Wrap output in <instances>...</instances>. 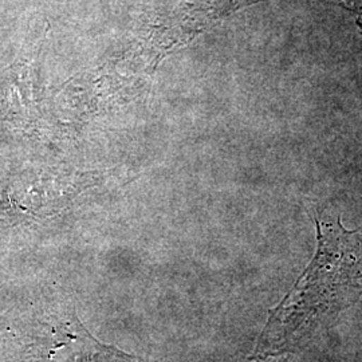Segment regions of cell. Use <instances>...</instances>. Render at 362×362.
<instances>
[{"label": "cell", "mask_w": 362, "mask_h": 362, "mask_svg": "<svg viewBox=\"0 0 362 362\" xmlns=\"http://www.w3.org/2000/svg\"><path fill=\"white\" fill-rule=\"evenodd\" d=\"M317 227V254L272 311L259 339L260 354L296 348L362 296V230L348 231L339 220H318Z\"/></svg>", "instance_id": "1"}, {"label": "cell", "mask_w": 362, "mask_h": 362, "mask_svg": "<svg viewBox=\"0 0 362 362\" xmlns=\"http://www.w3.org/2000/svg\"><path fill=\"white\" fill-rule=\"evenodd\" d=\"M288 360V357L287 356H274L272 358H267V360H263V361L258 362H287Z\"/></svg>", "instance_id": "2"}]
</instances>
